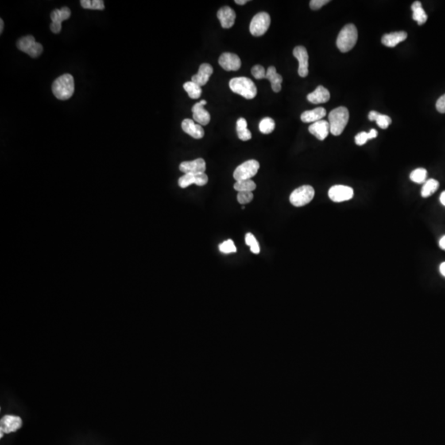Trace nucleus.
Instances as JSON below:
<instances>
[{
    "instance_id": "412c9836",
    "label": "nucleus",
    "mask_w": 445,
    "mask_h": 445,
    "mask_svg": "<svg viewBox=\"0 0 445 445\" xmlns=\"http://www.w3.org/2000/svg\"><path fill=\"white\" fill-rule=\"evenodd\" d=\"M331 98L330 93L323 86H318L313 93L307 96L308 102L314 104L326 103Z\"/></svg>"
},
{
    "instance_id": "49530a36",
    "label": "nucleus",
    "mask_w": 445,
    "mask_h": 445,
    "mask_svg": "<svg viewBox=\"0 0 445 445\" xmlns=\"http://www.w3.org/2000/svg\"><path fill=\"white\" fill-rule=\"evenodd\" d=\"M0 27H1V28H0V33L2 34L3 31H4V27H5V24H4V21H3L2 18L0 19Z\"/></svg>"
},
{
    "instance_id": "a878e982",
    "label": "nucleus",
    "mask_w": 445,
    "mask_h": 445,
    "mask_svg": "<svg viewBox=\"0 0 445 445\" xmlns=\"http://www.w3.org/2000/svg\"><path fill=\"white\" fill-rule=\"evenodd\" d=\"M237 136L242 141H248L252 139V133L248 129V122L244 118H239L236 124Z\"/></svg>"
},
{
    "instance_id": "f257e3e1",
    "label": "nucleus",
    "mask_w": 445,
    "mask_h": 445,
    "mask_svg": "<svg viewBox=\"0 0 445 445\" xmlns=\"http://www.w3.org/2000/svg\"><path fill=\"white\" fill-rule=\"evenodd\" d=\"M350 118L349 110L345 106H340L329 113L328 120L330 132L333 136H338L342 134L347 125Z\"/></svg>"
},
{
    "instance_id": "20e7f679",
    "label": "nucleus",
    "mask_w": 445,
    "mask_h": 445,
    "mask_svg": "<svg viewBox=\"0 0 445 445\" xmlns=\"http://www.w3.org/2000/svg\"><path fill=\"white\" fill-rule=\"evenodd\" d=\"M229 87L232 91L246 99H253L257 96V89L255 83L246 77L233 78L229 81Z\"/></svg>"
},
{
    "instance_id": "c03bdc74",
    "label": "nucleus",
    "mask_w": 445,
    "mask_h": 445,
    "mask_svg": "<svg viewBox=\"0 0 445 445\" xmlns=\"http://www.w3.org/2000/svg\"><path fill=\"white\" fill-rule=\"evenodd\" d=\"M439 199H440V202L443 206H445V191H443V192L441 193L440 197H439Z\"/></svg>"
},
{
    "instance_id": "39448f33",
    "label": "nucleus",
    "mask_w": 445,
    "mask_h": 445,
    "mask_svg": "<svg viewBox=\"0 0 445 445\" xmlns=\"http://www.w3.org/2000/svg\"><path fill=\"white\" fill-rule=\"evenodd\" d=\"M314 195H315V191L314 187L305 185L295 189V191L291 193L290 202L293 206L301 207L310 203L312 199H314Z\"/></svg>"
},
{
    "instance_id": "0eeeda50",
    "label": "nucleus",
    "mask_w": 445,
    "mask_h": 445,
    "mask_svg": "<svg viewBox=\"0 0 445 445\" xmlns=\"http://www.w3.org/2000/svg\"><path fill=\"white\" fill-rule=\"evenodd\" d=\"M260 164L257 160H248L238 166L233 172V177L237 182L239 181L250 180L251 178L257 173Z\"/></svg>"
},
{
    "instance_id": "5701e85b",
    "label": "nucleus",
    "mask_w": 445,
    "mask_h": 445,
    "mask_svg": "<svg viewBox=\"0 0 445 445\" xmlns=\"http://www.w3.org/2000/svg\"><path fill=\"white\" fill-rule=\"evenodd\" d=\"M326 115V109L323 107H317L311 110H306L304 113H302L301 121L304 123H309V122H317V121H322V118Z\"/></svg>"
},
{
    "instance_id": "c85d7f7f",
    "label": "nucleus",
    "mask_w": 445,
    "mask_h": 445,
    "mask_svg": "<svg viewBox=\"0 0 445 445\" xmlns=\"http://www.w3.org/2000/svg\"><path fill=\"white\" fill-rule=\"evenodd\" d=\"M233 188L238 192H252L257 188V185L252 180H244L236 182Z\"/></svg>"
},
{
    "instance_id": "a211bd4d",
    "label": "nucleus",
    "mask_w": 445,
    "mask_h": 445,
    "mask_svg": "<svg viewBox=\"0 0 445 445\" xmlns=\"http://www.w3.org/2000/svg\"><path fill=\"white\" fill-rule=\"evenodd\" d=\"M182 128H183L185 133H187V135L191 136L194 139H196V140L203 138L204 136H205V131H204L202 125L195 124V121H192L191 119H185L184 121L182 122Z\"/></svg>"
},
{
    "instance_id": "f03ea898",
    "label": "nucleus",
    "mask_w": 445,
    "mask_h": 445,
    "mask_svg": "<svg viewBox=\"0 0 445 445\" xmlns=\"http://www.w3.org/2000/svg\"><path fill=\"white\" fill-rule=\"evenodd\" d=\"M52 92L59 100L70 99L74 94V80L71 74H63L54 81Z\"/></svg>"
},
{
    "instance_id": "2eb2a0df",
    "label": "nucleus",
    "mask_w": 445,
    "mask_h": 445,
    "mask_svg": "<svg viewBox=\"0 0 445 445\" xmlns=\"http://www.w3.org/2000/svg\"><path fill=\"white\" fill-rule=\"evenodd\" d=\"M21 426H23V420L17 415H5L0 421V430H4V432L6 434L17 431L21 428Z\"/></svg>"
},
{
    "instance_id": "a19ab883",
    "label": "nucleus",
    "mask_w": 445,
    "mask_h": 445,
    "mask_svg": "<svg viewBox=\"0 0 445 445\" xmlns=\"http://www.w3.org/2000/svg\"><path fill=\"white\" fill-rule=\"evenodd\" d=\"M380 114V113H377L376 110H371L369 114V119L371 121H376V119Z\"/></svg>"
},
{
    "instance_id": "9b49d317",
    "label": "nucleus",
    "mask_w": 445,
    "mask_h": 445,
    "mask_svg": "<svg viewBox=\"0 0 445 445\" xmlns=\"http://www.w3.org/2000/svg\"><path fill=\"white\" fill-rule=\"evenodd\" d=\"M293 55L299 61V76L305 78L308 74V54L305 47L299 46L293 51Z\"/></svg>"
},
{
    "instance_id": "7c9ffc66",
    "label": "nucleus",
    "mask_w": 445,
    "mask_h": 445,
    "mask_svg": "<svg viewBox=\"0 0 445 445\" xmlns=\"http://www.w3.org/2000/svg\"><path fill=\"white\" fill-rule=\"evenodd\" d=\"M276 128V122L271 117H265L259 124V129L264 135H269L274 131Z\"/></svg>"
},
{
    "instance_id": "de8ad7c7",
    "label": "nucleus",
    "mask_w": 445,
    "mask_h": 445,
    "mask_svg": "<svg viewBox=\"0 0 445 445\" xmlns=\"http://www.w3.org/2000/svg\"><path fill=\"white\" fill-rule=\"evenodd\" d=\"M0 431H1V433H0V438H3V436H4V434H5V432H4V430H0Z\"/></svg>"
},
{
    "instance_id": "473e14b6",
    "label": "nucleus",
    "mask_w": 445,
    "mask_h": 445,
    "mask_svg": "<svg viewBox=\"0 0 445 445\" xmlns=\"http://www.w3.org/2000/svg\"><path fill=\"white\" fill-rule=\"evenodd\" d=\"M81 6L85 9L92 10H103L105 9L104 2L102 0H82L80 1Z\"/></svg>"
},
{
    "instance_id": "ddd939ff",
    "label": "nucleus",
    "mask_w": 445,
    "mask_h": 445,
    "mask_svg": "<svg viewBox=\"0 0 445 445\" xmlns=\"http://www.w3.org/2000/svg\"><path fill=\"white\" fill-rule=\"evenodd\" d=\"M208 176L206 173L199 174H185L181 176L178 180V185L181 188H187L191 185L195 184L202 187L207 184Z\"/></svg>"
},
{
    "instance_id": "6ab92c4d",
    "label": "nucleus",
    "mask_w": 445,
    "mask_h": 445,
    "mask_svg": "<svg viewBox=\"0 0 445 445\" xmlns=\"http://www.w3.org/2000/svg\"><path fill=\"white\" fill-rule=\"evenodd\" d=\"M213 71H214L213 67L210 64L205 63V64H201L199 71H198L197 74L193 75L191 81L202 87L208 83V81L210 80Z\"/></svg>"
},
{
    "instance_id": "4c0bfd02",
    "label": "nucleus",
    "mask_w": 445,
    "mask_h": 445,
    "mask_svg": "<svg viewBox=\"0 0 445 445\" xmlns=\"http://www.w3.org/2000/svg\"><path fill=\"white\" fill-rule=\"evenodd\" d=\"M253 197H254V195L252 192H238L237 199V202H239L241 205H246V204L250 203L253 199Z\"/></svg>"
},
{
    "instance_id": "ea45409f",
    "label": "nucleus",
    "mask_w": 445,
    "mask_h": 445,
    "mask_svg": "<svg viewBox=\"0 0 445 445\" xmlns=\"http://www.w3.org/2000/svg\"><path fill=\"white\" fill-rule=\"evenodd\" d=\"M436 109L439 113H445V94L441 96L436 102Z\"/></svg>"
},
{
    "instance_id": "cd10ccee",
    "label": "nucleus",
    "mask_w": 445,
    "mask_h": 445,
    "mask_svg": "<svg viewBox=\"0 0 445 445\" xmlns=\"http://www.w3.org/2000/svg\"><path fill=\"white\" fill-rule=\"evenodd\" d=\"M439 187V182L435 180V179H429L428 181H426V183H425L424 186L422 187V197H429V196H430L432 194H434V193L438 190Z\"/></svg>"
},
{
    "instance_id": "aec40b11",
    "label": "nucleus",
    "mask_w": 445,
    "mask_h": 445,
    "mask_svg": "<svg viewBox=\"0 0 445 445\" xmlns=\"http://www.w3.org/2000/svg\"><path fill=\"white\" fill-rule=\"evenodd\" d=\"M308 131L314 135L318 140H324L328 136L330 132V125L324 120L317 121L312 124L308 127Z\"/></svg>"
},
{
    "instance_id": "2f4dec72",
    "label": "nucleus",
    "mask_w": 445,
    "mask_h": 445,
    "mask_svg": "<svg viewBox=\"0 0 445 445\" xmlns=\"http://www.w3.org/2000/svg\"><path fill=\"white\" fill-rule=\"evenodd\" d=\"M426 178H427V171L425 168H417L414 170L410 175V179L418 184L426 183Z\"/></svg>"
},
{
    "instance_id": "a18cd8bd",
    "label": "nucleus",
    "mask_w": 445,
    "mask_h": 445,
    "mask_svg": "<svg viewBox=\"0 0 445 445\" xmlns=\"http://www.w3.org/2000/svg\"><path fill=\"white\" fill-rule=\"evenodd\" d=\"M248 2V0H236L235 1L236 4L239 5H246L247 3Z\"/></svg>"
},
{
    "instance_id": "bb28decb",
    "label": "nucleus",
    "mask_w": 445,
    "mask_h": 445,
    "mask_svg": "<svg viewBox=\"0 0 445 445\" xmlns=\"http://www.w3.org/2000/svg\"><path fill=\"white\" fill-rule=\"evenodd\" d=\"M183 88H184L185 91L187 92L189 97L192 99H197L202 96V87L192 81L185 83L183 85Z\"/></svg>"
},
{
    "instance_id": "6e6552de",
    "label": "nucleus",
    "mask_w": 445,
    "mask_h": 445,
    "mask_svg": "<svg viewBox=\"0 0 445 445\" xmlns=\"http://www.w3.org/2000/svg\"><path fill=\"white\" fill-rule=\"evenodd\" d=\"M17 47L20 51L32 58L38 57L43 51L42 46L36 42L32 36H26L20 38L17 41Z\"/></svg>"
},
{
    "instance_id": "c756f323",
    "label": "nucleus",
    "mask_w": 445,
    "mask_h": 445,
    "mask_svg": "<svg viewBox=\"0 0 445 445\" xmlns=\"http://www.w3.org/2000/svg\"><path fill=\"white\" fill-rule=\"evenodd\" d=\"M377 136V131L375 129H370V131L369 132H365L362 131L361 133H359L357 136H355V138H354V140H355V144L357 145H364V144H366L367 141L369 140H373V139H375Z\"/></svg>"
},
{
    "instance_id": "423d86ee",
    "label": "nucleus",
    "mask_w": 445,
    "mask_h": 445,
    "mask_svg": "<svg viewBox=\"0 0 445 445\" xmlns=\"http://www.w3.org/2000/svg\"><path fill=\"white\" fill-rule=\"evenodd\" d=\"M271 25V17L265 12H261L255 15L251 21V34L254 36H261L265 34Z\"/></svg>"
},
{
    "instance_id": "f3484780",
    "label": "nucleus",
    "mask_w": 445,
    "mask_h": 445,
    "mask_svg": "<svg viewBox=\"0 0 445 445\" xmlns=\"http://www.w3.org/2000/svg\"><path fill=\"white\" fill-rule=\"evenodd\" d=\"M217 17L220 21L221 27L222 28L229 29L235 23L236 13L230 7L225 6L218 11Z\"/></svg>"
},
{
    "instance_id": "393cba45",
    "label": "nucleus",
    "mask_w": 445,
    "mask_h": 445,
    "mask_svg": "<svg viewBox=\"0 0 445 445\" xmlns=\"http://www.w3.org/2000/svg\"><path fill=\"white\" fill-rule=\"evenodd\" d=\"M411 10L413 12L412 18L415 21H417L419 25L424 24L427 21V19H428V16H427L424 9L422 8L421 3L420 1H415L412 4V5H411Z\"/></svg>"
},
{
    "instance_id": "b1692460",
    "label": "nucleus",
    "mask_w": 445,
    "mask_h": 445,
    "mask_svg": "<svg viewBox=\"0 0 445 445\" xmlns=\"http://www.w3.org/2000/svg\"><path fill=\"white\" fill-rule=\"evenodd\" d=\"M265 79H268L272 83V90L275 93H279L281 90V83L283 78L280 74H278L276 69L274 66H271L266 70Z\"/></svg>"
},
{
    "instance_id": "9d476101",
    "label": "nucleus",
    "mask_w": 445,
    "mask_h": 445,
    "mask_svg": "<svg viewBox=\"0 0 445 445\" xmlns=\"http://www.w3.org/2000/svg\"><path fill=\"white\" fill-rule=\"evenodd\" d=\"M71 15V11L67 7H64L60 9H55L51 14L52 24L51 25V32L58 34L61 31L62 21L69 19Z\"/></svg>"
},
{
    "instance_id": "f704fd0d",
    "label": "nucleus",
    "mask_w": 445,
    "mask_h": 445,
    "mask_svg": "<svg viewBox=\"0 0 445 445\" xmlns=\"http://www.w3.org/2000/svg\"><path fill=\"white\" fill-rule=\"evenodd\" d=\"M218 248H219V251L225 254H230V253H234V252H237V248L231 239L227 240V241L219 244Z\"/></svg>"
},
{
    "instance_id": "4be33fe9",
    "label": "nucleus",
    "mask_w": 445,
    "mask_h": 445,
    "mask_svg": "<svg viewBox=\"0 0 445 445\" xmlns=\"http://www.w3.org/2000/svg\"><path fill=\"white\" fill-rule=\"evenodd\" d=\"M407 38V33L406 32H391L388 34L384 35L382 37V43L388 47H395L403 42Z\"/></svg>"
},
{
    "instance_id": "58836bf2",
    "label": "nucleus",
    "mask_w": 445,
    "mask_h": 445,
    "mask_svg": "<svg viewBox=\"0 0 445 445\" xmlns=\"http://www.w3.org/2000/svg\"><path fill=\"white\" fill-rule=\"evenodd\" d=\"M329 2V0H312L310 1V8L313 10H318Z\"/></svg>"
},
{
    "instance_id": "72a5a7b5",
    "label": "nucleus",
    "mask_w": 445,
    "mask_h": 445,
    "mask_svg": "<svg viewBox=\"0 0 445 445\" xmlns=\"http://www.w3.org/2000/svg\"><path fill=\"white\" fill-rule=\"evenodd\" d=\"M245 242L247 245L250 247L251 252L254 254H258L260 252V246H259L257 238L252 235V233H248L245 237Z\"/></svg>"
},
{
    "instance_id": "37998d69",
    "label": "nucleus",
    "mask_w": 445,
    "mask_h": 445,
    "mask_svg": "<svg viewBox=\"0 0 445 445\" xmlns=\"http://www.w3.org/2000/svg\"><path fill=\"white\" fill-rule=\"evenodd\" d=\"M439 272H440V273L445 277V261L444 262L442 263L440 266H439Z\"/></svg>"
},
{
    "instance_id": "1a4fd4ad",
    "label": "nucleus",
    "mask_w": 445,
    "mask_h": 445,
    "mask_svg": "<svg viewBox=\"0 0 445 445\" xmlns=\"http://www.w3.org/2000/svg\"><path fill=\"white\" fill-rule=\"evenodd\" d=\"M329 198L334 202H343L352 199L354 191L351 187L343 185H336L330 188L328 191Z\"/></svg>"
},
{
    "instance_id": "c9c22d12",
    "label": "nucleus",
    "mask_w": 445,
    "mask_h": 445,
    "mask_svg": "<svg viewBox=\"0 0 445 445\" xmlns=\"http://www.w3.org/2000/svg\"><path fill=\"white\" fill-rule=\"evenodd\" d=\"M377 125L380 126L381 129H387V128L392 123V119L387 116V115H379V117L376 119Z\"/></svg>"
},
{
    "instance_id": "79ce46f5",
    "label": "nucleus",
    "mask_w": 445,
    "mask_h": 445,
    "mask_svg": "<svg viewBox=\"0 0 445 445\" xmlns=\"http://www.w3.org/2000/svg\"><path fill=\"white\" fill-rule=\"evenodd\" d=\"M439 247L441 249L445 251V235L441 237V239L439 240Z\"/></svg>"
},
{
    "instance_id": "f8f14e48",
    "label": "nucleus",
    "mask_w": 445,
    "mask_h": 445,
    "mask_svg": "<svg viewBox=\"0 0 445 445\" xmlns=\"http://www.w3.org/2000/svg\"><path fill=\"white\" fill-rule=\"evenodd\" d=\"M218 64L226 71H237L241 68L242 62L236 54L225 52L218 59Z\"/></svg>"
},
{
    "instance_id": "dca6fc26",
    "label": "nucleus",
    "mask_w": 445,
    "mask_h": 445,
    "mask_svg": "<svg viewBox=\"0 0 445 445\" xmlns=\"http://www.w3.org/2000/svg\"><path fill=\"white\" fill-rule=\"evenodd\" d=\"M206 103L207 102H206V100H202L201 102L195 103L191 109L194 121L198 122L201 125H207L208 124L210 123V113H208L207 110L204 107Z\"/></svg>"
},
{
    "instance_id": "7ed1b4c3",
    "label": "nucleus",
    "mask_w": 445,
    "mask_h": 445,
    "mask_svg": "<svg viewBox=\"0 0 445 445\" xmlns=\"http://www.w3.org/2000/svg\"><path fill=\"white\" fill-rule=\"evenodd\" d=\"M358 40V31L354 24H347L341 30L337 39L338 49L346 53L355 46Z\"/></svg>"
},
{
    "instance_id": "4468645a",
    "label": "nucleus",
    "mask_w": 445,
    "mask_h": 445,
    "mask_svg": "<svg viewBox=\"0 0 445 445\" xmlns=\"http://www.w3.org/2000/svg\"><path fill=\"white\" fill-rule=\"evenodd\" d=\"M181 172L185 174L205 173L206 169V162L203 159H196L192 161L183 162L179 166Z\"/></svg>"
},
{
    "instance_id": "e433bc0d",
    "label": "nucleus",
    "mask_w": 445,
    "mask_h": 445,
    "mask_svg": "<svg viewBox=\"0 0 445 445\" xmlns=\"http://www.w3.org/2000/svg\"><path fill=\"white\" fill-rule=\"evenodd\" d=\"M252 75H253V77H254L255 79H265L266 71H265V68H264L263 66L260 65V64H257V65H255L252 67Z\"/></svg>"
}]
</instances>
